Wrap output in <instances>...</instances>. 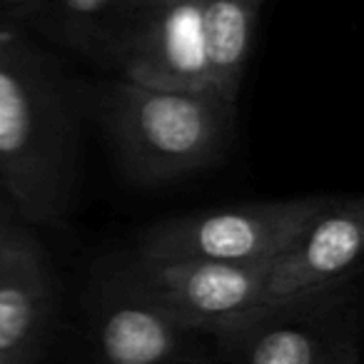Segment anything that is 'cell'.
Listing matches in <instances>:
<instances>
[{"label":"cell","instance_id":"2","mask_svg":"<svg viewBox=\"0 0 364 364\" xmlns=\"http://www.w3.org/2000/svg\"><path fill=\"white\" fill-rule=\"evenodd\" d=\"M235 110L213 90H167L120 77L102 100V122L127 180L160 188L225 160Z\"/></svg>","mask_w":364,"mask_h":364},{"label":"cell","instance_id":"9","mask_svg":"<svg viewBox=\"0 0 364 364\" xmlns=\"http://www.w3.org/2000/svg\"><path fill=\"white\" fill-rule=\"evenodd\" d=\"M53 309V279L36 242L0 259V354L41 347Z\"/></svg>","mask_w":364,"mask_h":364},{"label":"cell","instance_id":"16","mask_svg":"<svg viewBox=\"0 0 364 364\" xmlns=\"http://www.w3.org/2000/svg\"><path fill=\"white\" fill-rule=\"evenodd\" d=\"M31 245H33V242H31ZM23 247H26V245H23ZM16 250H18V247H16ZM8 252H13V250H6V252H0V259L6 257V255H8Z\"/></svg>","mask_w":364,"mask_h":364},{"label":"cell","instance_id":"8","mask_svg":"<svg viewBox=\"0 0 364 364\" xmlns=\"http://www.w3.org/2000/svg\"><path fill=\"white\" fill-rule=\"evenodd\" d=\"M200 332L115 279L95 307L97 364H180L195 357Z\"/></svg>","mask_w":364,"mask_h":364},{"label":"cell","instance_id":"13","mask_svg":"<svg viewBox=\"0 0 364 364\" xmlns=\"http://www.w3.org/2000/svg\"><path fill=\"white\" fill-rule=\"evenodd\" d=\"M38 3L41 0H0V6L8 8V13H13V16H36L38 11Z\"/></svg>","mask_w":364,"mask_h":364},{"label":"cell","instance_id":"10","mask_svg":"<svg viewBox=\"0 0 364 364\" xmlns=\"http://www.w3.org/2000/svg\"><path fill=\"white\" fill-rule=\"evenodd\" d=\"M264 0H203V38L210 87L237 105Z\"/></svg>","mask_w":364,"mask_h":364},{"label":"cell","instance_id":"5","mask_svg":"<svg viewBox=\"0 0 364 364\" xmlns=\"http://www.w3.org/2000/svg\"><path fill=\"white\" fill-rule=\"evenodd\" d=\"M110 55L127 82L167 90H213L203 38V0H137Z\"/></svg>","mask_w":364,"mask_h":364},{"label":"cell","instance_id":"7","mask_svg":"<svg viewBox=\"0 0 364 364\" xmlns=\"http://www.w3.org/2000/svg\"><path fill=\"white\" fill-rule=\"evenodd\" d=\"M364 250L362 198L329 195L299 237L264 269L267 307L339 292L359 269Z\"/></svg>","mask_w":364,"mask_h":364},{"label":"cell","instance_id":"14","mask_svg":"<svg viewBox=\"0 0 364 364\" xmlns=\"http://www.w3.org/2000/svg\"><path fill=\"white\" fill-rule=\"evenodd\" d=\"M0 364H38V349H31V352L0 354Z\"/></svg>","mask_w":364,"mask_h":364},{"label":"cell","instance_id":"11","mask_svg":"<svg viewBox=\"0 0 364 364\" xmlns=\"http://www.w3.org/2000/svg\"><path fill=\"white\" fill-rule=\"evenodd\" d=\"M135 6L137 0H41L36 13H46L50 31L65 46L110 55Z\"/></svg>","mask_w":364,"mask_h":364},{"label":"cell","instance_id":"12","mask_svg":"<svg viewBox=\"0 0 364 364\" xmlns=\"http://www.w3.org/2000/svg\"><path fill=\"white\" fill-rule=\"evenodd\" d=\"M31 242H36V240H33L21 225H16V220H13L6 210L0 208V252L23 247V245H31Z\"/></svg>","mask_w":364,"mask_h":364},{"label":"cell","instance_id":"4","mask_svg":"<svg viewBox=\"0 0 364 364\" xmlns=\"http://www.w3.org/2000/svg\"><path fill=\"white\" fill-rule=\"evenodd\" d=\"M264 269L267 264L135 257L120 279L190 329L218 337L228 327L267 307Z\"/></svg>","mask_w":364,"mask_h":364},{"label":"cell","instance_id":"3","mask_svg":"<svg viewBox=\"0 0 364 364\" xmlns=\"http://www.w3.org/2000/svg\"><path fill=\"white\" fill-rule=\"evenodd\" d=\"M327 200L329 195H299L167 218L142 232L135 257L267 264L299 237Z\"/></svg>","mask_w":364,"mask_h":364},{"label":"cell","instance_id":"6","mask_svg":"<svg viewBox=\"0 0 364 364\" xmlns=\"http://www.w3.org/2000/svg\"><path fill=\"white\" fill-rule=\"evenodd\" d=\"M344 327L339 289L264 307L218 339L240 364H357V344Z\"/></svg>","mask_w":364,"mask_h":364},{"label":"cell","instance_id":"15","mask_svg":"<svg viewBox=\"0 0 364 364\" xmlns=\"http://www.w3.org/2000/svg\"><path fill=\"white\" fill-rule=\"evenodd\" d=\"M180 364H210L208 359H200V357H190V359H185V362H180Z\"/></svg>","mask_w":364,"mask_h":364},{"label":"cell","instance_id":"1","mask_svg":"<svg viewBox=\"0 0 364 364\" xmlns=\"http://www.w3.org/2000/svg\"><path fill=\"white\" fill-rule=\"evenodd\" d=\"M73 137L65 105L43 60L0 26V193L28 223L68 208Z\"/></svg>","mask_w":364,"mask_h":364}]
</instances>
